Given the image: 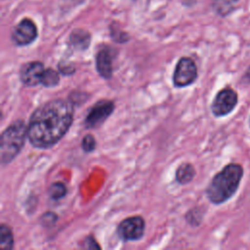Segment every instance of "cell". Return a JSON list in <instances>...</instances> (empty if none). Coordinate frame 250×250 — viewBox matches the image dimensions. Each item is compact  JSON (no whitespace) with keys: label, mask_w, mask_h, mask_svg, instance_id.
<instances>
[{"label":"cell","mask_w":250,"mask_h":250,"mask_svg":"<svg viewBox=\"0 0 250 250\" xmlns=\"http://www.w3.org/2000/svg\"><path fill=\"white\" fill-rule=\"evenodd\" d=\"M74 105L63 99H55L40 104L30 114L27 124V139L36 148L54 146L72 125Z\"/></svg>","instance_id":"6da1fadb"},{"label":"cell","mask_w":250,"mask_h":250,"mask_svg":"<svg viewBox=\"0 0 250 250\" xmlns=\"http://www.w3.org/2000/svg\"><path fill=\"white\" fill-rule=\"evenodd\" d=\"M244 170L239 163H229L213 176L206 188L208 200L220 205L230 199L237 191Z\"/></svg>","instance_id":"7a4b0ae2"},{"label":"cell","mask_w":250,"mask_h":250,"mask_svg":"<svg viewBox=\"0 0 250 250\" xmlns=\"http://www.w3.org/2000/svg\"><path fill=\"white\" fill-rule=\"evenodd\" d=\"M27 137V125L22 119L13 121L0 137V159L1 164L11 163L21 151L25 138Z\"/></svg>","instance_id":"3957f363"},{"label":"cell","mask_w":250,"mask_h":250,"mask_svg":"<svg viewBox=\"0 0 250 250\" xmlns=\"http://www.w3.org/2000/svg\"><path fill=\"white\" fill-rule=\"evenodd\" d=\"M198 76L195 62L189 57H182L176 63L172 81L176 88H185L195 82Z\"/></svg>","instance_id":"277c9868"},{"label":"cell","mask_w":250,"mask_h":250,"mask_svg":"<svg viewBox=\"0 0 250 250\" xmlns=\"http://www.w3.org/2000/svg\"><path fill=\"white\" fill-rule=\"evenodd\" d=\"M115 104L110 100H99L88 110L84 118V127L86 129H97L101 127L107 118L113 113Z\"/></svg>","instance_id":"5b68a950"},{"label":"cell","mask_w":250,"mask_h":250,"mask_svg":"<svg viewBox=\"0 0 250 250\" xmlns=\"http://www.w3.org/2000/svg\"><path fill=\"white\" fill-rule=\"evenodd\" d=\"M146 230V221L142 216L127 217L122 220L117 228V236L123 241H138L143 238Z\"/></svg>","instance_id":"8992f818"},{"label":"cell","mask_w":250,"mask_h":250,"mask_svg":"<svg viewBox=\"0 0 250 250\" xmlns=\"http://www.w3.org/2000/svg\"><path fill=\"white\" fill-rule=\"evenodd\" d=\"M238 95L236 91L230 87L221 89L213 99L211 104V111L216 117H223L229 114L237 105Z\"/></svg>","instance_id":"52a82bcc"},{"label":"cell","mask_w":250,"mask_h":250,"mask_svg":"<svg viewBox=\"0 0 250 250\" xmlns=\"http://www.w3.org/2000/svg\"><path fill=\"white\" fill-rule=\"evenodd\" d=\"M38 30L35 22L30 19H22L12 31V41L16 46H27L35 41Z\"/></svg>","instance_id":"ba28073f"},{"label":"cell","mask_w":250,"mask_h":250,"mask_svg":"<svg viewBox=\"0 0 250 250\" xmlns=\"http://www.w3.org/2000/svg\"><path fill=\"white\" fill-rule=\"evenodd\" d=\"M116 57V50L110 46L101 47L95 58L96 69L101 77L108 80L113 74V61Z\"/></svg>","instance_id":"9c48e42d"},{"label":"cell","mask_w":250,"mask_h":250,"mask_svg":"<svg viewBox=\"0 0 250 250\" xmlns=\"http://www.w3.org/2000/svg\"><path fill=\"white\" fill-rule=\"evenodd\" d=\"M44 70V63L39 61L25 62L20 69L21 82L26 87H35L41 84V78Z\"/></svg>","instance_id":"30bf717a"},{"label":"cell","mask_w":250,"mask_h":250,"mask_svg":"<svg viewBox=\"0 0 250 250\" xmlns=\"http://www.w3.org/2000/svg\"><path fill=\"white\" fill-rule=\"evenodd\" d=\"M69 46L74 51H85L91 44V34L83 28L73 29L68 38Z\"/></svg>","instance_id":"8fae6325"},{"label":"cell","mask_w":250,"mask_h":250,"mask_svg":"<svg viewBox=\"0 0 250 250\" xmlns=\"http://www.w3.org/2000/svg\"><path fill=\"white\" fill-rule=\"evenodd\" d=\"M195 176V168L189 162H184L178 166L175 173V179L180 185H187L190 183Z\"/></svg>","instance_id":"7c38bea8"},{"label":"cell","mask_w":250,"mask_h":250,"mask_svg":"<svg viewBox=\"0 0 250 250\" xmlns=\"http://www.w3.org/2000/svg\"><path fill=\"white\" fill-rule=\"evenodd\" d=\"M239 0H213L212 7L215 13L221 17H227L232 13Z\"/></svg>","instance_id":"4fadbf2b"},{"label":"cell","mask_w":250,"mask_h":250,"mask_svg":"<svg viewBox=\"0 0 250 250\" xmlns=\"http://www.w3.org/2000/svg\"><path fill=\"white\" fill-rule=\"evenodd\" d=\"M14 234L9 226L0 225V248L3 250H11L14 248Z\"/></svg>","instance_id":"5bb4252c"},{"label":"cell","mask_w":250,"mask_h":250,"mask_svg":"<svg viewBox=\"0 0 250 250\" xmlns=\"http://www.w3.org/2000/svg\"><path fill=\"white\" fill-rule=\"evenodd\" d=\"M60 71H57L53 67H47L43 72L41 85L46 88H53L60 83Z\"/></svg>","instance_id":"9a60e30c"},{"label":"cell","mask_w":250,"mask_h":250,"mask_svg":"<svg viewBox=\"0 0 250 250\" xmlns=\"http://www.w3.org/2000/svg\"><path fill=\"white\" fill-rule=\"evenodd\" d=\"M203 216H204V212H203L202 208L196 206V207H193V208L189 209L186 213L185 219H186V222L189 226L198 227L201 224L202 220H203Z\"/></svg>","instance_id":"2e32d148"},{"label":"cell","mask_w":250,"mask_h":250,"mask_svg":"<svg viewBox=\"0 0 250 250\" xmlns=\"http://www.w3.org/2000/svg\"><path fill=\"white\" fill-rule=\"evenodd\" d=\"M67 193V188L62 182H54L48 188L49 196L54 200H60L63 198Z\"/></svg>","instance_id":"e0dca14e"},{"label":"cell","mask_w":250,"mask_h":250,"mask_svg":"<svg viewBox=\"0 0 250 250\" xmlns=\"http://www.w3.org/2000/svg\"><path fill=\"white\" fill-rule=\"evenodd\" d=\"M109 30H110V37L112 38L113 41L117 43L123 44L129 41L130 39V36L126 31L120 29L117 25H113V23L109 26Z\"/></svg>","instance_id":"ac0fdd59"},{"label":"cell","mask_w":250,"mask_h":250,"mask_svg":"<svg viewBox=\"0 0 250 250\" xmlns=\"http://www.w3.org/2000/svg\"><path fill=\"white\" fill-rule=\"evenodd\" d=\"M97 141L92 134H86L81 142V147L84 152L90 153L96 149Z\"/></svg>","instance_id":"d6986e66"},{"label":"cell","mask_w":250,"mask_h":250,"mask_svg":"<svg viewBox=\"0 0 250 250\" xmlns=\"http://www.w3.org/2000/svg\"><path fill=\"white\" fill-rule=\"evenodd\" d=\"M58 221V215L52 211L45 212L41 217H40V224L44 228H51L56 225Z\"/></svg>","instance_id":"ffe728a7"},{"label":"cell","mask_w":250,"mask_h":250,"mask_svg":"<svg viewBox=\"0 0 250 250\" xmlns=\"http://www.w3.org/2000/svg\"><path fill=\"white\" fill-rule=\"evenodd\" d=\"M58 69H59L61 74L64 75V76H69V75H72L75 72L76 67H75L74 63H72V62H61L58 64Z\"/></svg>","instance_id":"44dd1931"},{"label":"cell","mask_w":250,"mask_h":250,"mask_svg":"<svg viewBox=\"0 0 250 250\" xmlns=\"http://www.w3.org/2000/svg\"><path fill=\"white\" fill-rule=\"evenodd\" d=\"M81 247L85 249H101L102 248L93 235H88L82 242Z\"/></svg>","instance_id":"7402d4cb"},{"label":"cell","mask_w":250,"mask_h":250,"mask_svg":"<svg viewBox=\"0 0 250 250\" xmlns=\"http://www.w3.org/2000/svg\"><path fill=\"white\" fill-rule=\"evenodd\" d=\"M68 100L71 102V104L73 105H78L81 104L85 102L86 100V94L82 93V92H72L69 96H68Z\"/></svg>","instance_id":"603a6c76"},{"label":"cell","mask_w":250,"mask_h":250,"mask_svg":"<svg viewBox=\"0 0 250 250\" xmlns=\"http://www.w3.org/2000/svg\"><path fill=\"white\" fill-rule=\"evenodd\" d=\"M241 83L246 85L250 83V66L248 67V69L245 71V73L242 75L241 77Z\"/></svg>","instance_id":"cb8c5ba5"},{"label":"cell","mask_w":250,"mask_h":250,"mask_svg":"<svg viewBox=\"0 0 250 250\" xmlns=\"http://www.w3.org/2000/svg\"><path fill=\"white\" fill-rule=\"evenodd\" d=\"M249 127H250V119H249Z\"/></svg>","instance_id":"d4e9b609"}]
</instances>
